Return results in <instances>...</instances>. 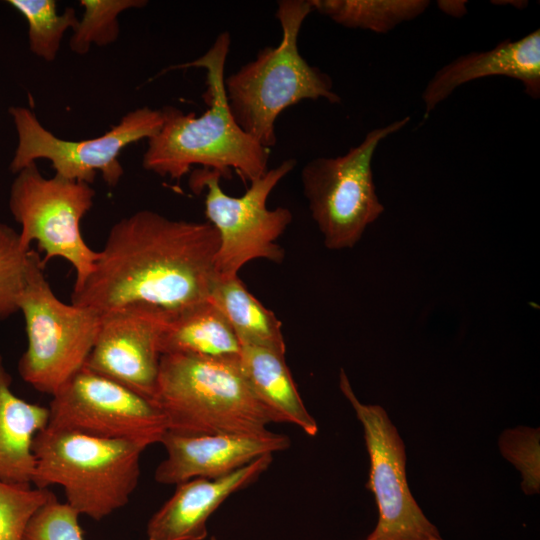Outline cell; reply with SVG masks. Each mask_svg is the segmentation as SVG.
I'll return each instance as SVG.
<instances>
[{
    "instance_id": "cell-12",
    "label": "cell",
    "mask_w": 540,
    "mask_h": 540,
    "mask_svg": "<svg viewBox=\"0 0 540 540\" xmlns=\"http://www.w3.org/2000/svg\"><path fill=\"white\" fill-rule=\"evenodd\" d=\"M339 387L363 426L369 454L366 488L375 496L379 516L365 540L442 539L410 491L405 445L385 409L360 402L343 369L339 374Z\"/></svg>"
},
{
    "instance_id": "cell-4",
    "label": "cell",
    "mask_w": 540,
    "mask_h": 540,
    "mask_svg": "<svg viewBox=\"0 0 540 540\" xmlns=\"http://www.w3.org/2000/svg\"><path fill=\"white\" fill-rule=\"evenodd\" d=\"M167 431L183 435L257 433L274 423L238 360L163 354L152 400Z\"/></svg>"
},
{
    "instance_id": "cell-13",
    "label": "cell",
    "mask_w": 540,
    "mask_h": 540,
    "mask_svg": "<svg viewBox=\"0 0 540 540\" xmlns=\"http://www.w3.org/2000/svg\"><path fill=\"white\" fill-rule=\"evenodd\" d=\"M164 319V311L145 306L101 314L98 334L84 367L152 401Z\"/></svg>"
},
{
    "instance_id": "cell-15",
    "label": "cell",
    "mask_w": 540,
    "mask_h": 540,
    "mask_svg": "<svg viewBox=\"0 0 540 540\" xmlns=\"http://www.w3.org/2000/svg\"><path fill=\"white\" fill-rule=\"evenodd\" d=\"M272 461L273 455L268 454L223 477L175 485L172 496L147 524L148 540H204L210 516L232 494L253 484Z\"/></svg>"
},
{
    "instance_id": "cell-1",
    "label": "cell",
    "mask_w": 540,
    "mask_h": 540,
    "mask_svg": "<svg viewBox=\"0 0 540 540\" xmlns=\"http://www.w3.org/2000/svg\"><path fill=\"white\" fill-rule=\"evenodd\" d=\"M219 236L209 222L141 210L110 229L92 271L71 303L100 314L145 306L176 312L208 300L219 278Z\"/></svg>"
},
{
    "instance_id": "cell-18",
    "label": "cell",
    "mask_w": 540,
    "mask_h": 540,
    "mask_svg": "<svg viewBox=\"0 0 540 540\" xmlns=\"http://www.w3.org/2000/svg\"><path fill=\"white\" fill-rule=\"evenodd\" d=\"M239 367L252 391L273 417L274 423H289L309 436L318 433L287 366L285 354L268 348L242 346Z\"/></svg>"
},
{
    "instance_id": "cell-14",
    "label": "cell",
    "mask_w": 540,
    "mask_h": 540,
    "mask_svg": "<svg viewBox=\"0 0 540 540\" xmlns=\"http://www.w3.org/2000/svg\"><path fill=\"white\" fill-rule=\"evenodd\" d=\"M166 458L157 466L154 479L167 485L228 475L257 458L290 447V438L269 429L257 433L183 435L167 431L160 442Z\"/></svg>"
},
{
    "instance_id": "cell-17",
    "label": "cell",
    "mask_w": 540,
    "mask_h": 540,
    "mask_svg": "<svg viewBox=\"0 0 540 540\" xmlns=\"http://www.w3.org/2000/svg\"><path fill=\"white\" fill-rule=\"evenodd\" d=\"M0 354V479L32 485L35 469L33 444L49 422V408L18 397Z\"/></svg>"
},
{
    "instance_id": "cell-27",
    "label": "cell",
    "mask_w": 540,
    "mask_h": 540,
    "mask_svg": "<svg viewBox=\"0 0 540 540\" xmlns=\"http://www.w3.org/2000/svg\"><path fill=\"white\" fill-rule=\"evenodd\" d=\"M78 519L75 510L55 498L32 518L24 540H84Z\"/></svg>"
},
{
    "instance_id": "cell-25",
    "label": "cell",
    "mask_w": 540,
    "mask_h": 540,
    "mask_svg": "<svg viewBox=\"0 0 540 540\" xmlns=\"http://www.w3.org/2000/svg\"><path fill=\"white\" fill-rule=\"evenodd\" d=\"M55 498L49 489L0 479V540H24L32 518Z\"/></svg>"
},
{
    "instance_id": "cell-11",
    "label": "cell",
    "mask_w": 540,
    "mask_h": 540,
    "mask_svg": "<svg viewBox=\"0 0 540 540\" xmlns=\"http://www.w3.org/2000/svg\"><path fill=\"white\" fill-rule=\"evenodd\" d=\"M47 427L149 447L167 432L156 404L85 367L53 395Z\"/></svg>"
},
{
    "instance_id": "cell-29",
    "label": "cell",
    "mask_w": 540,
    "mask_h": 540,
    "mask_svg": "<svg viewBox=\"0 0 540 540\" xmlns=\"http://www.w3.org/2000/svg\"><path fill=\"white\" fill-rule=\"evenodd\" d=\"M209 540H217V538L212 536Z\"/></svg>"
},
{
    "instance_id": "cell-8",
    "label": "cell",
    "mask_w": 540,
    "mask_h": 540,
    "mask_svg": "<svg viewBox=\"0 0 540 540\" xmlns=\"http://www.w3.org/2000/svg\"><path fill=\"white\" fill-rule=\"evenodd\" d=\"M409 120L405 117L373 129L346 154L317 157L302 168L303 193L328 249L352 248L383 213L373 181V155L382 140Z\"/></svg>"
},
{
    "instance_id": "cell-24",
    "label": "cell",
    "mask_w": 540,
    "mask_h": 540,
    "mask_svg": "<svg viewBox=\"0 0 540 540\" xmlns=\"http://www.w3.org/2000/svg\"><path fill=\"white\" fill-rule=\"evenodd\" d=\"M31 251L21 246L16 230L0 223V321L19 312L18 301L27 281Z\"/></svg>"
},
{
    "instance_id": "cell-22",
    "label": "cell",
    "mask_w": 540,
    "mask_h": 540,
    "mask_svg": "<svg viewBox=\"0 0 540 540\" xmlns=\"http://www.w3.org/2000/svg\"><path fill=\"white\" fill-rule=\"evenodd\" d=\"M26 19L30 50L46 61H53L66 30L75 29L79 20L73 8L58 14L54 0H9Z\"/></svg>"
},
{
    "instance_id": "cell-5",
    "label": "cell",
    "mask_w": 540,
    "mask_h": 540,
    "mask_svg": "<svg viewBox=\"0 0 540 540\" xmlns=\"http://www.w3.org/2000/svg\"><path fill=\"white\" fill-rule=\"evenodd\" d=\"M146 448L132 441L46 427L34 439L32 485L62 487L65 503L79 516L100 521L129 502Z\"/></svg>"
},
{
    "instance_id": "cell-10",
    "label": "cell",
    "mask_w": 540,
    "mask_h": 540,
    "mask_svg": "<svg viewBox=\"0 0 540 540\" xmlns=\"http://www.w3.org/2000/svg\"><path fill=\"white\" fill-rule=\"evenodd\" d=\"M9 112L18 135V145L10 163L13 173L38 159H48L60 177L91 184L100 171L110 187L116 186L124 173L119 162L120 152L131 143L152 138L163 124L162 110L137 108L102 136L70 141L60 139L44 128L28 108L11 107Z\"/></svg>"
},
{
    "instance_id": "cell-19",
    "label": "cell",
    "mask_w": 540,
    "mask_h": 540,
    "mask_svg": "<svg viewBox=\"0 0 540 540\" xmlns=\"http://www.w3.org/2000/svg\"><path fill=\"white\" fill-rule=\"evenodd\" d=\"M241 349L230 324L209 299L176 312H165L159 337L161 355L238 360Z\"/></svg>"
},
{
    "instance_id": "cell-20",
    "label": "cell",
    "mask_w": 540,
    "mask_h": 540,
    "mask_svg": "<svg viewBox=\"0 0 540 540\" xmlns=\"http://www.w3.org/2000/svg\"><path fill=\"white\" fill-rule=\"evenodd\" d=\"M209 300L224 315L242 346L286 354L280 320L248 291L239 276L218 278Z\"/></svg>"
},
{
    "instance_id": "cell-9",
    "label": "cell",
    "mask_w": 540,
    "mask_h": 540,
    "mask_svg": "<svg viewBox=\"0 0 540 540\" xmlns=\"http://www.w3.org/2000/svg\"><path fill=\"white\" fill-rule=\"evenodd\" d=\"M9 194V209L20 224L21 246L32 242L44 253L43 263L62 258L75 270L74 287L92 271L98 251L85 242L80 222L93 206L95 191L90 184L58 175L44 177L36 163L16 173Z\"/></svg>"
},
{
    "instance_id": "cell-30",
    "label": "cell",
    "mask_w": 540,
    "mask_h": 540,
    "mask_svg": "<svg viewBox=\"0 0 540 540\" xmlns=\"http://www.w3.org/2000/svg\"><path fill=\"white\" fill-rule=\"evenodd\" d=\"M439 540H444V539L442 538V539H439Z\"/></svg>"
},
{
    "instance_id": "cell-7",
    "label": "cell",
    "mask_w": 540,
    "mask_h": 540,
    "mask_svg": "<svg viewBox=\"0 0 540 540\" xmlns=\"http://www.w3.org/2000/svg\"><path fill=\"white\" fill-rule=\"evenodd\" d=\"M296 166L295 159H287L252 181L246 192L238 197L226 194L217 172L199 169L190 177L195 193L207 189L205 216L217 231L219 245L215 270L219 278L238 276L247 263L265 259L281 263L285 251L277 243L293 220L286 207L267 208V199L277 184Z\"/></svg>"
},
{
    "instance_id": "cell-2",
    "label": "cell",
    "mask_w": 540,
    "mask_h": 540,
    "mask_svg": "<svg viewBox=\"0 0 540 540\" xmlns=\"http://www.w3.org/2000/svg\"><path fill=\"white\" fill-rule=\"evenodd\" d=\"M231 37L220 33L201 57L170 69L203 68L206 71L205 102L201 115L164 107L159 132L148 139L143 167L160 176L179 181L194 165L230 179L236 172L245 184L268 171L270 149L247 134L233 118L226 97L224 69Z\"/></svg>"
},
{
    "instance_id": "cell-26",
    "label": "cell",
    "mask_w": 540,
    "mask_h": 540,
    "mask_svg": "<svg viewBox=\"0 0 540 540\" xmlns=\"http://www.w3.org/2000/svg\"><path fill=\"white\" fill-rule=\"evenodd\" d=\"M502 456L520 472L521 489L526 495L540 492L539 428L517 426L504 430L498 440Z\"/></svg>"
},
{
    "instance_id": "cell-28",
    "label": "cell",
    "mask_w": 540,
    "mask_h": 540,
    "mask_svg": "<svg viewBox=\"0 0 540 540\" xmlns=\"http://www.w3.org/2000/svg\"><path fill=\"white\" fill-rule=\"evenodd\" d=\"M465 1H440L438 2L441 9L453 16H462L466 12Z\"/></svg>"
},
{
    "instance_id": "cell-21",
    "label": "cell",
    "mask_w": 540,
    "mask_h": 540,
    "mask_svg": "<svg viewBox=\"0 0 540 540\" xmlns=\"http://www.w3.org/2000/svg\"><path fill=\"white\" fill-rule=\"evenodd\" d=\"M313 11L339 25L386 33L421 15L427 0H309Z\"/></svg>"
},
{
    "instance_id": "cell-16",
    "label": "cell",
    "mask_w": 540,
    "mask_h": 540,
    "mask_svg": "<svg viewBox=\"0 0 540 540\" xmlns=\"http://www.w3.org/2000/svg\"><path fill=\"white\" fill-rule=\"evenodd\" d=\"M506 76L520 81L533 99L540 96V30L493 49L471 52L440 68L426 85L422 100L427 118L459 86L484 77Z\"/></svg>"
},
{
    "instance_id": "cell-3",
    "label": "cell",
    "mask_w": 540,
    "mask_h": 540,
    "mask_svg": "<svg viewBox=\"0 0 540 540\" xmlns=\"http://www.w3.org/2000/svg\"><path fill=\"white\" fill-rule=\"evenodd\" d=\"M313 11L309 0H280L276 17L282 38L224 79L230 112L236 123L259 144H276L275 122L282 111L303 100L323 98L339 103L330 76L300 54L298 36Z\"/></svg>"
},
{
    "instance_id": "cell-23",
    "label": "cell",
    "mask_w": 540,
    "mask_h": 540,
    "mask_svg": "<svg viewBox=\"0 0 540 540\" xmlns=\"http://www.w3.org/2000/svg\"><path fill=\"white\" fill-rule=\"evenodd\" d=\"M146 4L147 1L143 0H81L84 12L73 30L70 40L72 51L85 54L92 44L103 46L114 42L119 33V14Z\"/></svg>"
},
{
    "instance_id": "cell-6",
    "label": "cell",
    "mask_w": 540,
    "mask_h": 540,
    "mask_svg": "<svg viewBox=\"0 0 540 540\" xmlns=\"http://www.w3.org/2000/svg\"><path fill=\"white\" fill-rule=\"evenodd\" d=\"M38 252L31 251L25 287L18 301L27 347L17 370L35 390L53 395L82 369L95 343L101 314L57 298Z\"/></svg>"
}]
</instances>
